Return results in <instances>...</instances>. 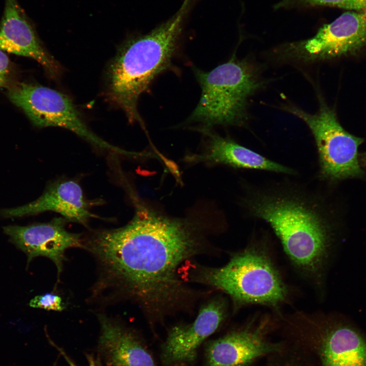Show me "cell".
<instances>
[{"label": "cell", "instance_id": "obj_9", "mask_svg": "<svg viewBox=\"0 0 366 366\" xmlns=\"http://www.w3.org/2000/svg\"><path fill=\"white\" fill-rule=\"evenodd\" d=\"M67 221L64 218H56L48 223L25 226L9 225L3 229L10 241L26 254L27 265L35 257H46L55 264L59 276L65 251L83 245L80 234L66 229Z\"/></svg>", "mask_w": 366, "mask_h": 366}, {"label": "cell", "instance_id": "obj_19", "mask_svg": "<svg viewBox=\"0 0 366 366\" xmlns=\"http://www.w3.org/2000/svg\"><path fill=\"white\" fill-rule=\"evenodd\" d=\"M11 64L5 52L0 50V87H4L9 83L11 76Z\"/></svg>", "mask_w": 366, "mask_h": 366}, {"label": "cell", "instance_id": "obj_18", "mask_svg": "<svg viewBox=\"0 0 366 366\" xmlns=\"http://www.w3.org/2000/svg\"><path fill=\"white\" fill-rule=\"evenodd\" d=\"M29 306L32 308L55 311H62L65 308L62 298L51 293L35 296L30 300Z\"/></svg>", "mask_w": 366, "mask_h": 366}, {"label": "cell", "instance_id": "obj_3", "mask_svg": "<svg viewBox=\"0 0 366 366\" xmlns=\"http://www.w3.org/2000/svg\"><path fill=\"white\" fill-rule=\"evenodd\" d=\"M199 1L184 0L178 10L167 21L145 35L125 42L111 62L106 96L122 109L129 121L143 126L137 109L139 97L158 75L171 66L186 20Z\"/></svg>", "mask_w": 366, "mask_h": 366}, {"label": "cell", "instance_id": "obj_10", "mask_svg": "<svg viewBox=\"0 0 366 366\" xmlns=\"http://www.w3.org/2000/svg\"><path fill=\"white\" fill-rule=\"evenodd\" d=\"M225 315L223 302L214 300L200 310L196 319L191 324L172 328L163 346V362L170 366H181L193 362L199 347L219 327Z\"/></svg>", "mask_w": 366, "mask_h": 366}, {"label": "cell", "instance_id": "obj_2", "mask_svg": "<svg viewBox=\"0 0 366 366\" xmlns=\"http://www.w3.org/2000/svg\"><path fill=\"white\" fill-rule=\"evenodd\" d=\"M296 176L243 181L239 203L245 216L271 227L294 264L313 273L321 267L330 241V215L313 182Z\"/></svg>", "mask_w": 366, "mask_h": 366}, {"label": "cell", "instance_id": "obj_7", "mask_svg": "<svg viewBox=\"0 0 366 366\" xmlns=\"http://www.w3.org/2000/svg\"><path fill=\"white\" fill-rule=\"evenodd\" d=\"M9 100L39 127L68 129L100 148L131 156L132 152L111 145L94 133L67 95L40 85L19 83L9 88Z\"/></svg>", "mask_w": 366, "mask_h": 366}, {"label": "cell", "instance_id": "obj_8", "mask_svg": "<svg viewBox=\"0 0 366 366\" xmlns=\"http://www.w3.org/2000/svg\"><path fill=\"white\" fill-rule=\"evenodd\" d=\"M366 46V12H345L313 37L287 45L288 55L306 62L353 54Z\"/></svg>", "mask_w": 366, "mask_h": 366}, {"label": "cell", "instance_id": "obj_5", "mask_svg": "<svg viewBox=\"0 0 366 366\" xmlns=\"http://www.w3.org/2000/svg\"><path fill=\"white\" fill-rule=\"evenodd\" d=\"M200 281L227 293L239 305L277 306L287 294L268 257L252 249L236 254L222 267L204 269Z\"/></svg>", "mask_w": 366, "mask_h": 366}, {"label": "cell", "instance_id": "obj_17", "mask_svg": "<svg viewBox=\"0 0 366 366\" xmlns=\"http://www.w3.org/2000/svg\"><path fill=\"white\" fill-rule=\"evenodd\" d=\"M319 6L366 12V0H282L275 5L274 8L278 9Z\"/></svg>", "mask_w": 366, "mask_h": 366}, {"label": "cell", "instance_id": "obj_11", "mask_svg": "<svg viewBox=\"0 0 366 366\" xmlns=\"http://www.w3.org/2000/svg\"><path fill=\"white\" fill-rule=\"evenodd\" d=\"M0 50L37 60L53 77L59 73V65L41 44L17 0H5L0 23Z\"/></svg>", "mask_w": 366, "mask_h": 366}, {"label": "cell", "instance_id": "obj_20", "mask_svg": "<svg viewBox=\"0 0 366 366\" xmlns=\"http://www.w3.org/2000/svg\"><path fill=\"white\" fill-rule=\"evenodd\" d=\"M50 342L51 344L59 352L70 366H77L67 355L63 349L59 347L53 342ZM85 355L87 359L88 366H102L99 357L96 358L94 355L90 354H86Z\"/></svg>", "mask_w": 366, "mask_h": 366}, {"label": "cell", "instance_id": "obj_14", "mask_svg": "<svg viewBox=\"0 0 366 366\" xmlns=\"http://www.w3.org/2000/svg\"><path fill=\"white\" fill-rule=\"evenodd\" d=\"M98 351L106 366H157L150 352L133 331L104 315H98Z\"/></svg>", "mask_w": 366, "mask_h": 366}, {"label": "cell", "instance_id": "obj_6", "mask_svg": "<svg viewBox=\"0 0 366 366\" xmlns=\"http://www.w3.org/2000/svg\"><path fill=\"white\" fill-rule=\"evenodd\" d=\"M287 110L301 119L314 136L318 158V179L333 181L363 175L358 155L363 139L344 129L334 111L321 98L319 109L315 114L297 107Z\"/></svg>", "mask_w": 366, "mask_h": 366}, {"label": "cell", "instance_id": "obj_1", "mask_svg": "<svg viewBox=\"0 0 366 366\" xmlns=\"http://www.w3.org/2000/svg\"><path fill=\"white\" fill-rule=\"evenodd\" d=\"M85 243L111 285L154 308L174 302L182 294L178 268L197 252L199 244L187 221L139 204L126 225L95 232Z\"/></svg>", "mask_w": 366, "mask_h": 366}, {"label": "cell", "instance_id": "obj_4", "mask_svg": "<svg viewBox=\"0 0 366 366\" xmlns=\"http://www.w3.org/2000/svg\"><path fill=\"white\" fill-rule=\"evenodd\" d=\"M194 73L201 95L188 121L200 123L202 126L198 129L243 125L247 100L262 85L250 66L234 57L210 71L195 69Z\"/></svg>", "mask_w": 366, "mask_h": 366}, {"label": "cell", "instance_id": "obj_15", "mask_svg": "<svg viewBox=\"0 0 366 366\" xmlns=\"http://www.w3.org/2000/svg\"><path fill=\"white\" fill-rule=\"evenodd\" d=\"M260 329L247 328L211 342L206 349L207 366H245L277 351L279 346L266 341Z\"/></svg>", "mask_w": 366, "mask_h": 366}, {"label": "cell", "instance_id": "obj_16", "mask_svg": "<svg viewBox=\"0 0 366 366\" xmlns=\"http://www.w3.org/2000/svg\"><path fill=\"white\" fill-rule=\"evenodd\" d=\"M322 359L324 366H366V343L352 329L337 327L325 339Z\"/></svg>", "mask_w": 366, "mask_h": 366}, {"label": "cell", "instance_id": "obj_21", "mask_svg": "<svg viewBox=\"0 0 366 366\" xmlns=\"http://www.w3.org/2000/svg\"><path fill=\"white\" fill-rule=\"evenodd\" d=\"M359 161L363 166H366V152L359 155Z\"/></svg>", "mask_w": 366, "mask_h": 366}, {"label": "cell", "instance_id": "obj_12", "mask_svg": "<svg viewBox=\"0 0 366 366\" xmlns=\"http://www.w3.org/2000/svg\"><path fill=\"white\" fill-rule=\"evenodd\" d=\"M89 205L77 182L62 180L51 184L41 196L32 202L2 209L0 215L4 218H14L53 211L61 215L67 221L86 225L90 218L97 217L90 212Z\"/></svg>", "mask_w": 366, "mask_h": 366}, {"label": "cell", "instance_id": "obj_13", "mask_svg": "<svg viewBox=\"0 0 366 366\" xmlns=\"http://www.w3.org/2000/svg\"><path fill=\"white\" fill-rule=\"evenodd\" d=\"M198 130L208 136L207 145L202 154L187 157L189 162L220 164L238 169L297 175V171L293 168L269 159L228 137L214 133L210 129Z\"/></svg>", "mask_w": 366, "mask_h": 366}]
</instances>
